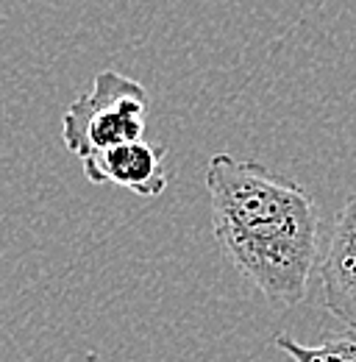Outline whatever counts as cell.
<instances>
[{
	"mask_svg": "<svg viewBox=\"0 0 356 362\" xmlns=\"http://www.w3.org/2000/svg\"><path fill=\"white\" fill-rule=\"evenodd\" d=\"M212 228L231 265L278 310L301 304L320 257L312 195L270 168L215 153L206 162Z\"/></svg>",
	"mask_w": 356,
	"mask_h": 362,
	"instance_id": "6da1fadb",
	"label": "cell"
},
{
	"mask_svg": "<svg viewBox=\"0 0 356 362\" xmlns=\"http://www.w3.org/2000/svg\"><path fill=\"white\" fill-rule=\"evenodd\" d=\"M84 176L92 184H117L142 198H159L170 176L165 170V145L136 139L81 159Z\"/></svg>",
	"mask_w": 356,
	"mask_h": 362,
	"instance_id": "277c9868",
	"label": "cell"
},
{
	"mask_svg": "<svg viewBox=\"0 0 356 362\" xmlns=\"http://www.w3.org/2000/svg\"><path fill=\"white\" fill-rule=\"evenodd\" d=\"M273 343L292 362H356L354 337H337V340H326L320 346H304L287 334H278Z\"/></svg>",
	"mask_w": 356,
	"mask_h": 362,
	"instance_id": "5b68a950",
	"label": "cell"
},
{
	"mask_svg": "<svg viewBox=\"0 0 356 362\" xmlns=\"http://www.w3.org/2000/svg\"><path fill=\"white\" fill-rule=\"evenodd\" d=\"M323 301L356 340V192L334 218L331 237L320 262Z\"/></svg>",
	"mask_w": 356,
	"mask_h": 362,
	"instance_id": "3957f363",
	"label": "cell"
},
{
	"mask_svg": "<svg viewBox=\"0 0 356 362\" xmlns=\"http://www.w3.org/2000/svg\"><path fill=\"white\" fill-rule=\"evenodd\" d=\"M150 98L148 90L117 70H100L92 90L78 95L61 115V139L70 153H92L145 139Z\"/></svg>",
	"mask_w": 356,
	"mask_h": 362,
	"instance_id": "7a4b0ae2",
	"label": "cell"
}]
</instances>
